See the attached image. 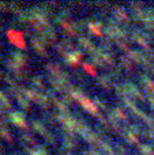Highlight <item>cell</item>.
I'll list each match as a JSON object with an SVG mask.
<instances>
[{"mask_svg": "<svg viewBox=\"0 0 154 155\" xmlns=\"http://www.w3.org/2000/svg\"><path fill=\"white\" fill-rule=\"evenodd\" d=\"M7 38L14 44V45L19 46V48H25V37H23V33L19 31V30H14V29L7 30Z\"/></svg>", "mask_w": 154, "mask_h": 155, "instance_id": "cell-1", "label": "cell"}]
</instances>
